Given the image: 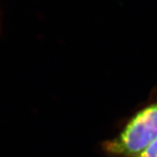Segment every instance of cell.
Returning a JSON list of instances; mask_svg holds the SVG:
<instances>
[{
	"instance_id": "cell-1",
	"label": "cell",
	"mask_w": 157,
	"mask_h": 157,
	"mask_svg": "<svg viewBox=\"0 0 157 157\" xmlns=\"http://www.w3.org/2000/svg\"><path fill=\"white\" fill-rule=\"evenodd\" d=\"M157 138V103L134 114L112 138L101 144L107 157H133Z\"/></svg>"
},
{
	"instance_id": "cell-2",
	"label": "cell",
	"mask_w": 157,
	"mask_h": 157,
	"mask_svg": "<svg viewBox=\"0 0 157 157\" xmlns=\"http://www.w3.org/2000/svg\"><path fill=\"white\" fill-rule=\"evenodd\" d=\"M133 157H157V138Z\"/></svg>"
}]
</instances>
